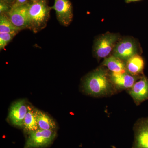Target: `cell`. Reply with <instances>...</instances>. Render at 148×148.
<instances>
[{"mask_svg":"<svg viewBox=\"0 0 148 148\" xmlns=\"http://www.w3.org/2000/svg\"><path fill=\"white\" fill-rule=\"evenodd\" d=\"M144 66V60L138 54L133 56L125 62L126 72L134 76H142Z\"/></svg>","mask_w":148,"mask_h":148,"instance_id":"cell-12","label":"cell"},{"mask_svg":"<svg viewBox=\"0 0 148 148\" xmlns=\"http://www.w3.org/2000/svg\"><path fill=\"white\" fill-rule=\"evenodd\" d=\"M16 34L15 33L0 34V49H3Z\"/></svg>","mask_w":148,"mask_h":148,"instance_id":"cell-17","label":"cell"},{"mask_svg":"<svg viewBox=\"0 0 148 148\" xmlns=\"http://www.w3.org/2000/svg\"><path fill=\"white\" fill-rule=\"evenodd\" d=\"M29 6L28 3L23 5H12L7 14L13 25L20 31L29 28Z\"/></svg>","mask_w":148,"mask_h":148,"instance_id":"cell-5","label":"cell"},{"mask_svg":"<svg viewBox=\"0 0 148 148\" xmlns=\"http://www.w3.org/2000/svg\"><path fill=\"white\" fill-rule=\"evenodd\" d=\"M35 115L39 129L54 130L56 128L55 122L47 114L35 109Z\"/></svg>","mask_w":148,"mask_h":148,"instance_id":"cell-14","label":"cell"},{"mask_svg":"<svg viewBox=\"0 0 148 148\" xmlns=\"http://www.w3.org/2000/svg\"><path fill=\"white\" fill-rule=\"evenodd\" d=\"M51 9L48 5L46 0H39L29 3L28 29L35 33L44 29L49 19Z\"/></svg>","mask_w":148,"mask_h":148,"instance_id":"cell-2","label":"cell"},{"mask_svg":"<svg viewBox=\"0 0 148 148\" xmlns=\"http://www.w3.org/2000/svg\"><path fill=\"white\" fill-rule=\"evenodd\" d=\"M85 92L94 96H105L110 93L113 89L107 70L100 67L86 77L83 82Z\"/></svg>","mask_w":148,"mask_h":148,"instance_id":"cell-1","label":"cell"},{"mask_svg":"<svg viewBox=\"0 0 148 148\" xmlns=\"http://www.w3.org/2000/svg\"><path fill=\"white\" fill-rule=\"evenodd\" d=\"M103 64L113 73H122L126 72L125 62L113 55L105 58Z\"/></svg>","mask_w":148,"mask_h":148,"instance_id":"cell-13","label":"cell"},{"mask_svg":"<svg viewBox=\"0 0 148 148\" xmlns=\"http://www.w3.org/2000/svg\"><path fill=\"white\" fill-rule=\"evenodd\" d=\"M130 94L135 103L139 105L148 99V79L143 75L134 84L130 90Z\"/></svg>","mask_w":148,"mask_h":148,"instance_id":"cell-10","label":"cell"},{"mask_svg":"<svg viewBox=\"0 0 148 148\" xmlns=\"http://www.w3.org/2000/svg\"><path fill=\"white\" fill-rule=\"evenodd\" d=\"M28 107L24 100H19L12 105L10 109L9 119L13 125L23 127L24 119L28 112Z\"/></svg>","mask_w":148,"mask_h":148,"instance_id":"cell-8","label":"cell"},{"mask_svg":"<svg viewBox=\"0 0 148 148\" xmlns=\"http://www.w3.org/2000/svg\"><path fill=\"white\" fill-rule=\"evenodd\" d=\"M55 10L57 20L65 27H68L73 20V9L69 0H55L54 5L51 7Z\"/></svg>","mask_w":148,"mask_h":148,"instance_id":"cell-7","label":"cell"},{"mask_svg":"<svg viewBox=\"0 0 148 148\" xmlns=\"http://www.w3.org/2000/svg\"><path fill=\"white\" fill-rule=\"evenodd\" d=\"M24 148H41L50 145L56 136L54 130L38 129L29 132Z\"/></svg>","mask_w":148,"mask_h":148,"instance_id":"cell-4","label":"cell"},{"mask_svg":"<svg viewBox=\"0 0 148 148\" xmlns=\"http://www.w3.org/2000/svg\"><path fill=\"white\" fill-rule=\"evenodd\" d=\"M141 1V0H125V2L127 3H129L133 2L138 1Z\"/></svg>","mask_w":148,"mask_h":148,"instance_id":"cell-21","label":"cell"},{"mask_svg":"<svg viewBox=\"0 0 148 148\" xmlns=\"http://www.w3.org/2000/svg\"><path fill=\"white\" fill-rule=\"evenodd\" d=\"M119 39L118 34L107 33L95 40L93 53L98 59L106 58L112 51Z\"/></svg>","mask_w":148,"mask_h":148,"instance_id":"cell-3","label":"cell"},{"mask_svg":"<svg viewBox=\"0 0 148 148\" xmlns=\"http://www.w3.org/2000/svg\"><path fill=\"white\" fill-rule=\"evenodd\" d=\"M138 47L136 41L130 38L123 39L117 43L112 55L126 62L133 56L138 54Z\"/></svg>","mask_w":148,"mask_h":148,"instance_id":"cell-6","label":"cell"},{"mask_svg":"<svg viewBox=\"0 0 148 148\" xmlns=\"http://www.w3.org/2000/svg\"><path fill=\"white\" fill-rule=\"evenodd\" d=\"M20 30L16 28L9 18L6 14H1L0 15V34L18 33Z\"/></svg>","mask_w":148,"mask_h":148,"instance_id":"cell-16","label":"cell"},{"mask_svg":"<svg viewBox=\"0 0 148 148\" xmlns=\"http://www.w3.org/2000/svg\"><path fill=\"white\" fill-rule=\"evenodd\" d=\"M143 76H134L127 72L122 73L112 72L110 74V79L114 87L119 90L131 88L136 81Z\"/></svg>","mask_w":148,"mask_h":148,"instance_id":"cell-9","label":"cell"},{"mask_svg":"<svg viewBox=\"0 0 148 148\" xmlns=\"http://www.w3.org/2000/svg\"><path fill=\"white\" fill-rule=\"evenodd\" d=\"M1 1L3 2L7 3L8 4L10 5L12 3L14 2V0H0Z\"/></svg>","mask_w":148,"mask_h":148,"instance_id":"cell-20","label":"cell"},{"mask_svg":"<svg viewBox=\"0 0 148 148\" xmlns=\"http://www.w3.org/2000/svg\"><path fill=\"white\" fill-rule=\"evenodd\" d=\"M33 2H35L38 1H39V0H31Z\"/></svg>","mask_w":148,"mask_h":148,"instance_id":"cell-22","label":"cell"},{"mask_svg":"<svg viewBox=\"0 0 148 148\" xmlns=\"http://www.w3.org/2000/svg\"><path fill=\"white\" fill-rule=\"evenodd\" d=\"M28 0H16L15 2L13 5H23L28 3Z\"/></svg>","mask_w":148,"mask_h":148,"instance_id":"cell-19","label":"cell"},{"mask_svg":"<svg viewBox=\"0 0 148 148\" xmlns=\"http://www.w3.org/2000/svg\"><path fill=\"white\" fill-rule=\"evenodd\" d=\"M28 108V112L24 119L23 127L29 133L38 130L39 128L35 115V109L29 106Z\"/></svg>","mask_w":148,"mask_h":148,"instance_id":"cell-15","label":"cell"},{"mask_svg":"<svg viewBox=\"0 0 148 148\" xmlns=\"http://www.w3.org/2000/svg\"><path fill=\"white\" fill-rule=\"evenodd\" d=\"M136 126L134 148H148V118L140 120Z\"/></svg>","mask_w":148,"mask_h":148,"instance_id":"cell-11","label":"cell"},{"mask_svg":"<svg viewBox=\"0 0 148 148\" xmlns=\"http://www.w3.org/2000/svg\"><path fill=\"white\" fill-rule=\"evenodd\" d=\"M11 7L7 3L0 1V13L7 14L11 8Z\"/></svg>","mask_w":148,"mask_h":148,"instance_id":"cell-18","label":"cell"}]
</instances>
